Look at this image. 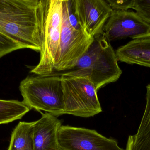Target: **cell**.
I'll list each match as a JSON object with an SVG mask.
<instances>
[{"label":"cell","mask_w":150,"mask_h":150,"mask_svg":"<svg viewBox=\"0 0 150 150\" xmlns=\"http://www.w3.org/2000/svg\"><path fill=\"white\" fill-rule=\"evenodd\" d=\"M33 122H20L12 131L8 150H34Z\"/></svg>","instance_id":"cell-12"},{"label":"cell","mask_w":150,"mask_h":150,"mask_svg":"<svg viewBox=\"0 0 150 150\" xmlns=\"http://www.w3.org/2000/svg\"><path fill=\"white\" fill-rule=\"evenodd\" d=\"M30 110L23 101L0 99V125L21 119Z\"/></svg>","instance_id":"cell-13"},{"label":"cell","mask_w":150,"mask_h":150,"mask_svg":"<svg viewBox=\"0 0 150 150\" xmlns=\"http://www.w3.org/2000/svg\"><path fill=\"white\" fill-rule=\"evenodd\" d=\"M63 0H47L44 24L43 48L38 64L31 72L49 75L54 71L60 49Z\"/></svg>","instance_id":"cell-5"},{"label":"cell","mask_w":150,"mask_h":150,"mask_svg":"<svg viewBox=\"0 0 150 150\" xmlns=\"http://www.w3.org/2000/svg\"><path fill=\"white\" fill-rule=\"evenodd\" d=\"M58 139L62 150H124L115 139L83 128L62 125Z\"/></svg>","instance_id":"cell-7"},{"label":"cell","mask_w":150,"mask_h":150,"mask_svg":"<svg viewBox=\"0 0 150 150\" xmlns=\"http://www.w3.org/2000/svg\"><path fill=\"white\" fill-rule=\"evenodd\" d=\"M47 0H0V33L24 48L42 50Z\"/></svg>","instance_id":"cell-1"},{"label":"cell","mask_w":150,"mask_h":150,"mask_svg":"<svg viewBox=\"0 0 150 150\" xmlns=\"http://www.w3.org/2000/svg\"><path fill=\"white\" fill-rule=\"evenodd\" d=\"M133 9L144 21L150 25V0H134Z\"/></svg>","instance_id":"cell-17"},{"label":"cell","mask_w":150,"mask_h":150,"mask_svg":"<svg viewBox=\"0 0 150 150\" xmlns=\"http://www.w3.org/2000/svg\"><path fill=\"white\" fill-rule=\"evenodd\" d=\"M115 53L118 61L150 68V37L131 41Z\"/></svg>","instance_id":"cell-11"},{"label":"cell","mask_w":150,"mask_h":150,"mask_svg":"<svg viewBox=\"0 0 150 150\" xmlns=\"http://www.w3.org/2000/svg\"><path fill=\"white\" fill-rule=\"evenodd\" d=\"M40 112L42 117L33 125L34 150H62L58 139L61 120L51 114Z\"/></svg>","instance_id":"cell-10"},{"label":"cell","mask_w":150,"mask_h":150,"mask_svg":"<svg viewBox=\"0 0 150 150\" xmlns=\"http://www.w3.org/2000/svg\"><path fill=\"white\" fill-rule=\"evenodd\" d=\"M75 14L81 27L94 38L103 29L113 11L105 0H74Z\"/></svg>","instance_id":"cell-9"},{"label":"cell","mask_w":150,"mask_h":150,"mask_svg":"<svg viewBox=\"0 0 150 150\" xmlns=\"http://www.w3.org/2000/svg\"><path fill=\"white\" fill-rule=\"evenodd\" d=\"M23 48L16 41L0 33V58L11 52Z\"/></svg>","instance_id":"cell-16"},{"label":"cell","mask_w":150,"mask_h":150,"mask_svg":"<svg viewBox=\"0 0 150 150\" xmlns=\"http://www.w3.org/2000/svg\"><path fill=\"white\" fill-rule=\"evenodd\" d=\"M134 0H106L113 10L128 11L133 9Z\"/></svg>","instance_id":"cell-18"},{"label":"cell","mask_w":150,"mask_h":150,"mask_svg":"<svg viewBox=\"0 0 150 150\" xmlns=\"http://www.w3.org/2000/svg\"><path fill=\"white\" fill-rule=\"evenodd\" d=\"M103 33L110 42L127 38L139 39L150 37V25L136 12L113 10Z\"/></svg>","instance_id":"cell-8"},{"label":"cell","mask_w":150,"mask_h":150,"mask_svg":"<svg viewBox=\"0 0 150 150\" xmlns=\"http://www.w3.org/2000/svg\"><path fill=\"white\" fill-rule=\"evenodd\" d=\"M62 7L59 52L54 72L72 69L94 40V38L87 34L81 26H75L70 23L66 0H63Z\"/></svg>","instance_id":"cell-6"},{"label":"cell","mask_w":150,"mask_h":150,"mask_svg":"<svg viewBox=\"0 0 150 150\" xmlns=\"http://www.w3.org/2000/svg\"><path fill=\"white\" fill-rule=\"evenodd\" d=\"M64 114L87 118L102 112L94 85L86 77L61 75Z\"/></svg>","instance_id":"cell-4"},{"label":"cell","mask_w":150,"mask_h":150,"mask_svg":"<svg viewBox=\"0 0 150 150\" xmlns=\"http://www.w3.org/2000/svg\"><path fill=\"white\" fill-rule=\"evenodd\" d=\"M19 88L23 102L30 109L57 117L65 114L61 76H28L21 82Z\"/></svg>","instance_id":"cell-3"},{"label":"cell","mask_w":150,"mask_h":150,"mask_svg":"<svg viewBox=\"0 0 150 150\" xmlns=\"http://www.w3.org/2000/svg\"><path fill=\"white\" fill-rule=\"evenodd\" d=\"M126 150H150V133L142 137H137L135 135H129Z\"/></svg>","instance_id":"cell-15"},{"label":"cell","mask_w":150,"mask_h":150,"mask_svg":"<svg viewBox=\"0 0 150 150\" xmlns=\"http://www.w3.org/2000/svg\"><path fill=\"white\" fill-rule=\"evenodd\" d=\"M118 61L110 41L102 33L94 37L88 50L72 69L61 75L86 77L98 90L120 78L122 72Z\"/></svg>","instance_id":"cell-2"},{"label":"cell","mask_w":150,"mask_h":150,"mask_svg":"<svg viewBox=\"0 0 150 150\" xmlns=\"http://www.w3.org/2000/svg\"><path fill=\"white\" fill-rule=\"evenodd\" d=\"M146 105L137 133V137L145 136L150 133V84L146 87Z\"/></svg>","instance_id":"cell-14"}]
</instances>
